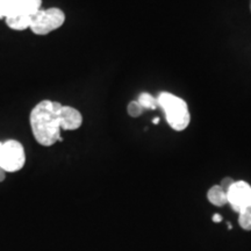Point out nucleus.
I'll list each match as a JSON object with an SVG mask.
<instances>
[{
	"instance_id": "1",
	"label": "nucleus",
	"mask_w": 251,
	"mask_h": 251,
	"mask_svg": "<svg viewBox=\"0 0 251 251\" xmlns=\"http://www.w3.org/2000/svg\"><path fill=\"white\" fill-rule=\"evenodd\" d=\"M62 103L52 100H42L31 109L29 122L31 133L37 143L43 147H51L62 142L59 109Z\"/></svg>"
},
{
	"instance_id": "2",
	"label": "nucleus",
	"mask_w": 251,
	"mask_h": 251,
	"mask_svg": "<svg viewBox=\"0 0 251 251\" xmlns=\"http://www.w3.org/2000/svg\"><path fill=\"white\" fill-rule=\"evenodd\" d=\"M159 107L164 111L166 121L174 130L186 129L191 122L188 106L184 99L170 92H162L157 98Z\"/></svg>"
},
{
	"instance_id": "3",
	"label": "nucleus",
	"mask_w": 251,
	"mask_h": 251,
	"mask_svg": "<svg viewBox=\"0 0 251 251\" xmlns=\"http://www.w3.org/2000/svg\"><path fill=\"white\" fill-rule=\"evenodd\" d=\"M65 21V14L62 9L51 7L48 9H40L35 15H33L30 23V29L36 35H47L59 27L63 26Z\"/></svg>"
},
{
	"instance_id": "4",
	"label": "nucleus",
	"mask_w": 251,
	"mask_h": 251,
	"mask_svg": "<svg viewBox=\"0 0 251 251\" xmlns=\"http://www.w3.org/2000/svg\"><path fill=\"white\" fill-rule=\"evenodd\" d=\"M26 152L24 146L17 140L0 143V168L6 172H17L25 166Z\"/></svg>"
},
{
	"instance_id": "5",
	"label": "nucleus",
	"mask_w": 251,
	"mask_h": 251,
	"mask_svg": "<svg viewBox=\"0 0 251 251\" xmlns=\"http://www.w3.org/2000/svg\"><path fill=\"white\" fill-rule=\"evenodd\" d=\"M227 200L231 208L240 213L251 205V186L247 181H234L227 191Z\"/></svg>"
},
{
	"instance_id": "6",
	"label": "nucleus",
	"mask_w": 251,
	"mask_h": 251,
	"mask_svg": "<svg viewBox=\"0 0 251 251\" xmlns=\"http://www.w3.org/2000/svg\"><path fill=\"white\" fill-rule=\"evenodd\" d=\"M59 121H61V129L76 130L83 124V117L78 109L71 106H63L59 109Z\"/></svg>"
},
{
	"instance_id": "7",
	"label": "nucleus",
	"mask_w": 251,
	"mask_h": 251,
	"mask_svg": "<svg viewBox=\"0 0 251 251\" xmlns=\"http://www.w3.org/2000/svg\"><path fill=\"white\" fill-rule=\"evenodd\" d=\"M23 0H0V19H8L21 13Z\"/></svg>"
},
{
	"instance_id": "8",
	"label": "nucleus",
	"mask_w": 251,
	"mask_h": 251,
	"mask_svg": "<svg viewBox=\"0 0 251 251\" xmlns=\"http://www.w3.org/2000/svg\"><path fill=\"white\" fill-rule=\"evenodd\" d=\"M207 199L212 205L218 207H222L228 203L227 192L220 185H214L209 188V191L207 192Z\"/></svg>"
},
{
	"instance_id": "9",
	"label": "nucleus",
	"mask_w": 251,
	"mask_h": 251,
	"mask_svg": "<svg viewBox=\"0 0 251 251\" xmlns=\"http://www.w3.org/2000/svg\"><path fill=\"white\" fill-rule=\"evenodd\" d=\"M6 25L13 30H25L30 27L31 17L26 14H18L15 17L5 19Z\"/></svg>"
},
{
	"instance_id": "10",
	"label": "nucleus",
	"mask_w": 251,
	"mask_h": 251,
	"mask_svg": "<svg viewBox=\"0 0 251 251\" xmlns=\"http://www.w3.org/2000/svg\"><path fill=\"white\" fill-rule=\"evenodd\" d=\"M41 5H42V0H23L21 13L33 18V15H35L41 9Z\"/></svg>"
},
{
	"instance_id": "11",
	"label": "nucleus",
	"mask_w": 251,
	"mask_h": 251,
	"mask_svg": "<svg viewBox=\"0 0 251 251\" xmlns=\"http://www.w3.org/2000/svg\"><path fill=\"white\" fill-rule=\"evenodd\" d=\"M137 101L141 106H142V108H146V109H156L158 107V102H157V99L153 98L150 93H141L139 96V99H137Z\"/></svg>"
},
{
	"instance_id": "12",
	"label": "nucleus",
	"mask_w": 251,
	"mask_h": 251,
	"mask_svg": "<svg viewBox=\"0 0 251 251\" xmlns=\"http://www.w3.org/2000/svg\"><path fill=\"white\" fill-rule=\"evenodd\" d=\"M238 214H240V216H238L240 227L244 230H251V205L246 207Z\"/></svg>"
},
{
	"instance_id": "13",
	"label": "nucleus",
	"mask_w": 251,
	"mask_h": 251,
	"mask_svg": "<svg viewBox=\"0 0 251 251\" xmlns=\"http://www.w3.org/2000/svg\"><path fill=\"white\" fill-rule=\"evenodd\" d=\"M142 106L140 105L137 100L129 102V105H128V114H129L131 118H139L140 115L142 114Z\"/></svg>"
},
{
	"instance_id": "14",
	"label": "nucleus",
	"mask_w": 251,
	"mask_h": 251,
	"mask_svg": "<svg viewBox=\"0 0 251 251\" xmlns=\"http://www.w3.org/2000/svg\"><path fill=\"white\" fill-rule=\"evenodd\" d=\"M233 183H234V180L230 179V178H225V179L221 181V184H220V186H221L226 191V192H227L228 188L231 186V184Z\"/></svg>"
},
{
	"instance_id": "15",
	"label": "nucleus",
	"mask_w": 251,
	"mask_h": 251,
	"mask_svg": "<svg viewBox=\"0 0 251 251\" xmlns=\"http://www.w3.org/2000/svg\"><path fill=\"white\" fill-rule=\"evenodd\" d=\"M5 178H6V171L4 170V169L0 168V183H1V181H4Z\"/></svg>"
},
{
	"instance_id": "16",
	"label": "nucleus",
	"mask_w": 251,
	"mask_h": 251,
	"mask_svg": "<svg viewBox=\"0 0 251 251\" xmlns=\"http://www.w3.org/2000/svg\"><path fill=\"white\" fill-rule=\"evenodd\" d=\"M213 220H214L215 222H220V221H221V216H220V215H214V216H213Z\"/></svg>"
},
{
	"instance_id": "17",
	"label": "nucleus",
	"mask_w": 251,
	"mask_h": 251,
	"mask_svg": "<svg viewBox=\"0 0 251 251\" xmlns=\"http://www.w3.org/2000/svg\"><path fill=\"white\" fill-rule=\"evenodd\" d=\"M152 122H153V125H157V124H158V122H159V118H155V119H153V120H152Z\"/></svg>"
}]
</instances>
